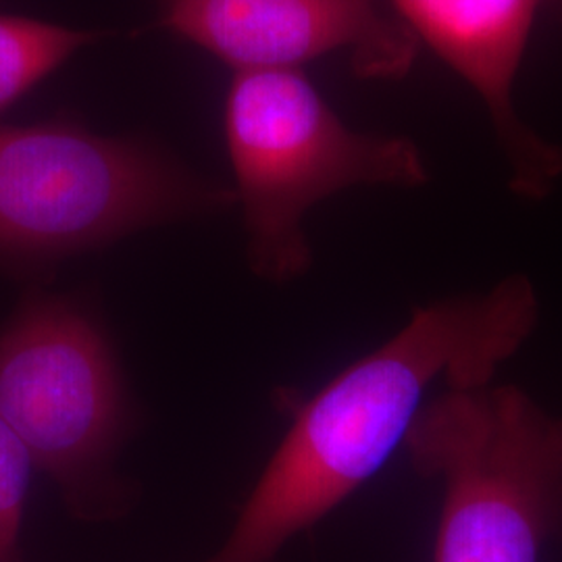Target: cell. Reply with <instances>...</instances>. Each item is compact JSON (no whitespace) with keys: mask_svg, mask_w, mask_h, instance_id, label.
Returning a JSON list of instances; mask_svg holds the SVG:
<instances>
[{"mask_svg":"<svg viewBox=\"0 0 562 562\" xmlns=\"http://www.w3.org/2000/svg\"><path fill=\"white\" fill-rule=\"evenodd\" d=\"M32 464L34 461L18 434L0 417V562H18Z\"/></svg>","mask_w":562,"mask_h":562,"instance_id":"obj_9","label":"cell"},{"mask_svg":"<svg viewBox=\"0 0 562 562\" xmlns=\"http://www.w3.org/2000/svg\"><path fill=\"white\" fill-rule=\"evenodd\" d=\"M425 41L482 97L510 169V188L542 201L562 180V146L543 140L513 101L515 78L540 0H390Z\"/></svg>","mask_w":562,"mask_h":562,"instance_id":"obj_7","label":"cell"},{"mask_svg":"<svg viewBox=\"0 0 562 562\" xmlns=\"http://www.w3.org/2000/svg\"><path fill=\"white\" fill-rule=\"evenodd\" d=\"M559 2H562V0H559Z\"/></svg>","mask_w":562,"mask_h":562,"instance_id":"obj_10","label":"cell"},{"mask_svg":"<svg viewBox=\"0 0 562 562\" xmlns=\"http://www.w3.org/2000/svg\"><path fill=\"white\" fill-rule=\"evenodd\" d=\"M402 450L440 483L434 562H540L562 536V415L513 383L443 387Z\"/></svg>","mask_w":562,"mask_h":562,"instance_id":"obj_2","label":"cell"},{"mask_svg":"<svg viewBox=\"0 0 562 562\" xmlns=\"http://www.w3.org/2000/svg\"><path fill=\"white\" fill-rule=\"evenodd\" d=\"M234 201L142 142L57 121L0 127V255L57 259Z\"/></svg>","mask_w":562,"mask_h":562,"instance_id":"obj_4","label":"cell"},{"mask_svg":"<svg viewBox=\"0 0 562 562\" xmlns=\"http://www.w3.org/2000/svg\"><path fill=\"white\" fill-rule=\"evenodd\" d=\"M225 138L250 267L276 283L311 269L302 222L315 204L355 186L419 188L429 181L415 142L350 130L299 69L236 71Z\"/></svg>","mask_w":562,"mask_h":562,"instance_id":"obj_3","label":"cell"},{"mask_svg":"<svg viewBox=\"0 0 562 562\" xmlns=\"http://www.w3.org/2000/svg\"><path fill=\"white\" fill-rule=\"evenodd\" d=\"M0 417L81 515L113 501L125 427L120 371L101 329L69 302L30 301L0 336Z\"/></svg>","mask_w":562,"mask_h":562,"instance_id":"obj_5","label":"cell"},{"mask_svg":"<svg viewBox=\"0 0 562 562\" xmlns=\"http://www.w3.org/2000/svg\"><path fill=\"white\" fill-rule=\"evenodd\" d=\"M538 325L540 296L522 273L417 306L401 331L302 406L229 538L204 562L271 561L402 448L436 383L494 382Z\"/></svg>","mask_w":562,"mask_h":562,"instance_id":"obj_1","label":"cell"},{"mask_svg":"<svg viewBox=\"0 0 562 562\" xmlns=\"http://www.w3.org/2000/svg\"><path fill=\"white\" fill-rule=\"evenodd\" d=\"M161 21L236 67L296 69L346 50L361 78H401L419 41L380 0H157Z\"/></svg>","mask_w":562,"mask_h":562,"instance_id":"obj_6","label":"cell"},{"mask_svg":"<svg viewBox=\"0 0 562 562\" xmlns=\"http://www.w3.org/2000/svg\"><path fill=\"white\" fill-rule=\"evenodd\" d=\"M99 34L46 21L0 15V111L55 71Z\"/></svg>","mask_w":562,"mask_h":562,"instance_id":"obj_8","label":"cell"}]
</instances>
